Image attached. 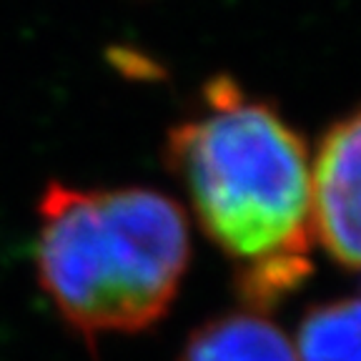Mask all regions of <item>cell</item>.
<instances>
[{
  "mask_svg": "<svg viewBox=\"0 0 361 361\" xmlns=\"http://www.w3.org/2000/svg\"><path fill=\"white\" fill-rule=\"evenodd\" d=\"M178 361H299L279 326L254 311H231L201 324Z\"/></svg>",
  "mask_w": 361,
  "mask_h": 361,
  "instance_id": "cell-4",
  "label": "cell"
},
{
  "mask_svg": "<svg viewBox=\"0 0 361 361\" xmlns=\"http://www.w3.org/2000/svg\"><path fill=\"white\" fill-rule=\"evenodd\" d=\"M188 259L186 214L161 191L51 183L38 203V281L88 344L161 322Z\"/></svg>",
  "mask_w": 361,
  "mask_h": 361,
  "instance_id": "cell-2",
  "label": "cell"
},
{
  "mask_svg": "<svg viewBox=\"0 0 361 361\" xmlns=\"http://www.w3.org/2000/svg\"><path fill=\"white\" fill-rule=\"evenodd\" d=\"M361 121L351 111L322 135L311 166V231L334 264L356 271L361 246L359 216Z\"/></svg>",
  "mask_w": 361,
  "mask_h": 361,
  "instance_id": "cell-3",
  "label": "cell"
},
{
  "mask_svg": "<svg viewBox=\"0 0 361 361\" xmlns=\"http://www.w3.org/2000/svg\"><path fill=\"white\" fill-rule=\"evenodd\" d=\"M359 299H334L306 311L299 326V361H359Z\"/></svg>",
  "mask_w": 361,
  "mask_h": 361,
  "instance_id": "cell-5",
  "label": "cell"
},
{
  "mask_svg": "<svg viewBox=\"0 0 361 361\" xmlns=\"http://www.w3.org/2000/svg\"><path fill=\"white\" fill-rule=\"evenodd\" d=\"M166 166L201 231L236 264L243 309L266 314L311 276L309 148L236 80L211 78L166 138Z\"/></svg>",
  "mask_w": 361,
  "mask_h": 361,
  "instance_id": "cell-1",
  "label": "cell"
}]
</instances>
